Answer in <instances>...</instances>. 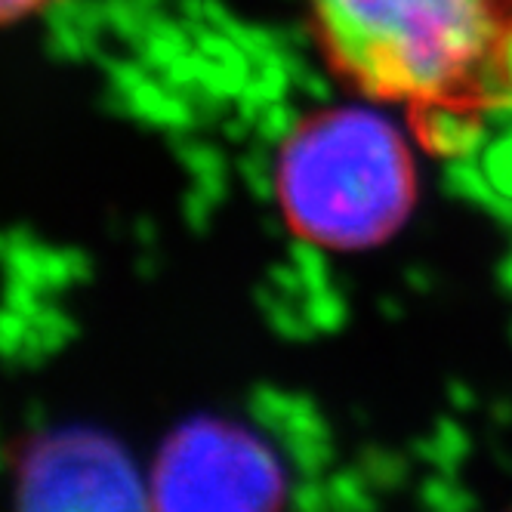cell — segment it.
<instances>
[{"instance_id":"3","label":"cell","mask_w":512,"mask_h":512,"mask_svg":"<svg viewBox=\"0 0 512 512\" xmlns=\"http://www.w3.org/2000/svg\"><path fill=\"white\" fill-rule=\"evenodd\" d=\"M275 485L263 454L250 448L244 438L219 432L213 426L192 432L179 442L161 472V488H167L182 503H241L238 491H247L253 503H263L256 488Z\"/></svg>"},{"instance_id":"2","label":"cell","mask_w":512,"mask_h":512,"mask_svg":"<svg viewBox=\"0 0 512 512\" xmlns=\"http://www.w3.org/2000/svg\"><path fill=\"white\" fill-rule=\"evenodd\" d=\"M287 226L327 250L392 238L411 216L417 170L408 139L364 108H327L287 133L275 167Z\"/></svg>"},{"instance_id":"1","label":"cell","mask_w":512,"mask_h":512,"mask_svg":"<svg viewBox=\"0 0 512 512\" xmlns=\"http://www.w3.org/2000/svg\"><path fill=\"white\" fill-rule=\"evenodd\" d=\"M337 75L405 112L417 139L457 152L512 112V0H309Z\"/></svg>"},{"instance_id":"4","label":"cell","mask_w":512,"mask_h":512,"mask_svg":"<svg viewBox=\"0 0 512 512\" xmlns=\"http://www.w3.org/2000/svg\"><path fill=\"white\" fill-rule=\"evenodd\" d=\"M62 0H0V28H10L28 19H38L59 7Z\"/></svg>"}]
</instances>
